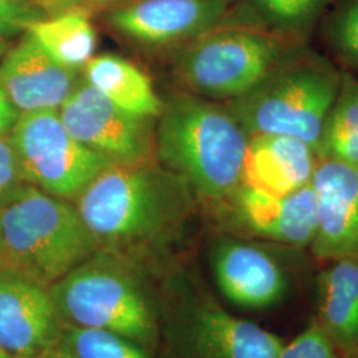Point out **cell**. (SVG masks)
I'll list each match as a JSON object with an SVG mask.
<instances>
[{
    "mask_svg": "<svg viewBox=\"0 0 358 358\" xmlns=\"http://www.w3.org/2000/svg\"><path fill=\"white\" fill-rule=\"evenodd\" d=\"M195 201L183 180L152 159L110 164L90 180L73 205L99 250L143 266L177 238Z\"/></svg>",
    "mask_w": 358,
    "mask_h": 358,
    "instance_id": "1",
    "label": "cell"
},
{
    "mask_svg": "<svg viewBox=\"0 0 358 358\" xmlns=\"http://www.w3.org/2000/svg\"><path fill=\"white\" fill-rule=\"evenodd\" d=\"M250 140L224 103L183 90L167 99L158 117L155 161L195 199L215 207L243 183Z\"/></svg>",
    "mask_w": 358,
    "mask_h": 358,
    "instance_id": "2",
    "label": "cell"
},
{
    "mask_svg": "<svg viewBox=\"0 0 358 358\" xmlns=\"http://www.w3.org/2000/svg\"><path fill=\"white\" fill-rule=\"evenodd\" d=\"M4 271L45 288L99 248L73 202L23 183L0 202Z\"/></svg>",
    "mask_w": 358,
    "mask_h": 358,
    "instance_id": "3",
    "label": "cell"
},
{
    "mask_svg": "<svg viewBox=\"0 0 358 358\" xmlns=\"http://www.w3.org/2000/svg\"><path fill=\"white\" fill-rule=\"evenodd\" d=\"M64 325L122 334L149 352L159 340V317L143 266L97 250L50 288Z\"/></svg>",
    "mask_w": 358,
    "mask_h": 358,
    "instance_id": "4",
    "label": "cell"
},
{
    "mask_svg": "<svg viewBox=\"0 0 358 358\" xmlns=\"http://www.w3.org/2000/svg\"><path fill=\"white\" fill-rule=\"evenodd\" d=\"M341 75L333 62L303 44L254 90L224 105L251 137H294L317 153Z\"/></svg>",
    "mask_w": 358,
    "mask_h": 358,
    "instance_id": "5",
    "label": "cell"
},
{
    "mask_svg": "<svg viewBox=\"0 0 358 358\" xmlns=\"http://www.w3.org/2000/svg\"><path fill=\"white\" fill-rule=\"evenodd\" d=\"M299 45L260 27L222 26L182 45L174 71L185 92L229 103L257 87Z\"/></svg>",
    "mask_w": 358,
    "mask_h": 358,
    "instance_id": "6",
    "label": "cell"
},
{
    "mask_svg": "<svg viewBox=\"0 0 358 358\" xmlns=\"http://www.w3.org/2000/svg\"><path fill=\"white\" fill-rule=\"evenodd\" d=\"M8 136L27 185L71 202L112 164L77 141L59 109L20 113Z\"/></svg>",
    "mask_w": 358,
    "mask_h": 358,
    "instance_id": "7",
    "label": "cell"
},
{
    "mask_svg": "<svg viewBox=\"0 0 358 358\" xmlns=\"http://www.w3.org/2000/svg\"><path fill=\"white\" fill-rule=\"evenodd\" d=\"M183 294L170 322L177 358L278 357V334L232 315L203 291Z\"/></svg>",
    "mask_w": 358,
    "mask_h": 358,
    "instance_id": "8",
    "label": "cell"
},
{
    "mask_svg": "<svg viewBox=\"0 0 358 358\" xmlns=\"http://www.w3.org/2000/svg\"><path fill=\"white\" fill-rule=\"evenodd\" d=\"M59 115L77 141L112 164L155 159L153 118L125 112L85 81L77 84Z\"/></svg>",
    "mask_w": 358,
    "mask_h": 358,
    "instance_id": "9",
    "label": "cell"
},
{
    "mask_svg": "<svg viewBox=\"0 0 358 358\" xmlns=\"http://www.w3.org/2000/svg\"><path fill=\"white\" fill-rule=\"evenodd\" d=\"M214 208L232 226L234 235L291 250L309 248L317 232L312 185L291 194H275L243 182Z\"/></svg>",
    "mask_w": 358,
    "mask_h": 358,
    "instance_id": "10",
    "label": "cell"
},
{
    "mask_svg": "<svg viewBox=\"0 0 358 358\" xmlns=\"http://www.w3.org/2000/svg\"><path fill=\"white\" fill-rule=\"evenodd\" d=\"M236 0H131L113 7L115 32L149 47L185 45L224 26Z\"/></svg>",
    "mask_w": 358,
    "mask_h": 358,
    "instance_id": "11",
    "label": "cell"
},
{
    "mask_svg": "<svg viewBox=\"0 0 358 358\" xmlns=\"http://www.w3.org/2000/svg\"><path fill=\"white\" fill-rule=\"evenodd\" d=\"M276 244L239 235H222L211 248V269L219 292L236 307L262 310L280 303L288 273Z\"/></svg>",
    "mask_w": 358,
    "mask_h": 358,
    "instance_id": "12",
    "label": "cell"
},
{
    "mask_svg": "<svg viewBox=\"0 0 358 358\" xmlns=\"http://www.w3.org/2000/svg\"><path fill=\"white\" fill-rule=\"evenodd\" d=\"M64 322L48 288L0 271V348L16 358H38L60 343Z\"/></svg>",
    "mask_w": 358,
    "mask_h": 358,
    "instance_id": "13",
    "label": "cell"
},
{
    "mask_svg": "<svg viewBox=\"0 0 358 358\" xmlns=\"http://www.w3.org/2000/svg\"><path fill=\"white\" fill-rule=\"evenodd\" d=\"M310 185L317 208L310 252L322 262L358 255V167L320 159Z\"/></svg>",
    "mask_w": 358,
    "mask_h": 358,
    "instance_id": "14",
    "label": "cell"
},
{
    "mask_svg": "<svg viewBox=\"0 0 358 358\" xmlns=\"http://www.w3.org/2000/svg\"><path fill=\"white\" fill-rule=\"evenodd\" d=\"M77 85V71L55 62L28 31L0 62V90L20 112L59 109Z\"/></svg>",
    "mask_w": 358,
    "mask_h": 358,
    "instance_id": "15",
    "label": "cell"
},
{
    "mask_svg": "<svg viewBox=\"0 0 358 358\" xmlns=\"http://www.w3.org/2000/svg\"><path fill=\"white\" fill-rule=\"evenodd\" d=\"M319 161L316 150L299 138L252 136L244 183L275 194H291L312 183Z\"/></svg>",
    "mask_w": 358,
    "mask_h": 358,
    "instance_id": "16",
    "label": "cell"
},
{
    "mask_svg": "<svg viewBox=\"0 0 358 358\" xmlns=\"http://www.w3.org/2000/svg\"><path fill=\"white\" fill-rule=\"evenodd\" d=\"M316 284L315 319L344 356L358 348V255L327 262Z\"/></svg>",
    "mask_w": 358,
    "mask_h": 358,
    "instance_id": "17",
    "label": "cell"
},
{
    "mask_svg": "<svg viewBox=\"0 0 358 358\" xmlns=\"http://www.w3.org/2000/svg\"><path fill=\"white\" fill-rule=\"evenodd\" d=\"M84 80L128 113L153 120L162 113L164 103L150 77L122 56H93L84 66Z\"/></svg>",
    "mask_w": 358,
    "mask_h": 358,
    "instance_id": "18",
    "label": "cell"
},
{
    "mask_svg": "<svg viewBox=\"0 0 358 358\" xmlns=\"http://www.w3.org/2000/svg\"><path fill=\"white\" fill-rule=\"evenodd\" d=\"M27 31L55 62L75 71L88 64L97 47V32L87 8L45 16Z\"/></svg>",
    "mask_w": 358,
    "mask_h": 358,
    "instance_id": "19",
    "label": "cell"
},
{
    "mask_svg": "<svg viewBox=\"0 0 358 358\" xmlns=\"http://www.w3.org/2000/svg\"><path fill=\"white\" fill-rule=\"evenodd\" d=\"M319 159L358 167V78L343 69L341 84L324 124L317 146Z\"/></svg>",
    "mask_w": 358,
    "mask_h": 358,
    "instance_id": "20",
    "label": "cell"
},
{
    "mask_svg": "<svg viewBox=\"0 0 358 358\" xmlns=\"http://www.w3.org/2000/svg\"><path fill=\"white\" fill-rule=\"evenodd\" d=\"M262 28L294 43L306 44L333 0H245Z\"/></svg>",
    "mask_w": 358,
    "mask_h": 358,
    "instance_id": "21",
    "label": "cell"
},
{
    "mask_svg": "<svg viewBox=\"0 0 358 358\" xmlns=\"http://www.w3.org/2000/svg\"><path fill=\"white\" fill-rule=\"evenodd\" d=\"M60 344L76 358H150V352L136 341L99 328L64 325Z\"/></svg>",
    "mask_w": 358,
    "mask_h": 358,
    "instance_id": "22",
    "label": "cell"
},
{
    "mask_svg": "<svg viewBox=\"0 0 358 358\" xmlns=\"http://www.w3.org/2000/svg\"><path fill=\"white\" fill-rule=\"evenodd\" d=\"M324 19V38L334 59L358 72V0H333Z\"/></svg>",
    "mask_w": 358,
    "mask_h": 358,
    "instance_id": "23",
    "label": "cell"
},
{
    "mask_svg": "<svg viewBox=\"0 0 358 358\" xmlns=\"http://www.w3.org/2000/svg\"><path fill=\"white\" fill-rule=\"evenodd\" d=\"M276 358H343V355L313 319L291 341H282Z\"/></svg>",
    "mask_w": 358,
    "mask_h": 358,
    "instance_id": "24",
    "label": "cell"
},
{
    "mask_svg": "<svg viewBox=\"0 0 358 358\" xmlns=\"http://www.w3.org/2000/svg\"><path fill=\"white\" fill-rule=\"evenodd\" d=\"M47 13L24 0H0V40L22 36L29 26Z\"/></svg>",
    "mask_w": 358,
    "mask_h": 358,
    "instance_id": "25",
    "label": "cell"
},
{
    "mask_svg": "<svg viewBox=\"0 0 358 358\" xmlns=\"http://www.w3.org/2000/svg\"><path fill=\"white\" fill-rule=\"evenodd\" d=\"M26 183L8 134H0V202Z\"/></svg>",
    "mask_w": 358,
    "mask_h": 358,
    "instance_id": "26",
    "label": "cell"
},
{
    "mask_svg": "<svg viewBox=\"0 0 358 358\" xmlns=\"http://www.w3.org/2000/svg\"><path fill=\"white\" fill-rule=\"evenodd\" d=\"M131 0H44L40 7L47 13V16L64 13L72 8H87L92 10L93 7L103 6H120Z\"/></svg>",
    "mask_w": 358,
    "mask_h": 358,
    "instance_id": "27",
    "label": "cell"
},
{
    "mask_svg": "<svg viewBox=\"0 0 358 358\" xmlns=\"http://www.w3.org/2000/svg\"><path fill=\"white\" fill-rule=\"evenodd\" d=\"M20 112L7 97L0 99V134H8L16 124Z\"/></svg>",
    "mask_w": 358,
    "mask_h": 358,
    "instance_id": "28",
    "label": "cell"
},
{
    "mask_svg": "<svg viewBox=\"0 0 358 358\" xmlns=\"http://www.w3.org/2000/svg\"><path fill=\"white\" fill-rule=\"evenodd\" d=\"M38 358H76L68 349H65L64 346L60 343L56 346H53L50 350H47L45 353H43Z\"/></svg>",
    "mask_w": 358,
    "mask_h": 358,
    "instance_id": "29",
    "label": "cell"
},
{
    "mask_svg": "<svg viewBox=\"0 0 358 358\" xmlns=\"http://www.w3.org/2000/svg\"><path fill=\"white\" fill-rule=\"evenodd\" d=\"M10 47H11V43L8 40H0V62Z\"/></svg>",
    "mask_w": 358,
    "mask_h": 358,
    "instance_id": "30",
    "label": "cell"
},
{
    "mask_svg": "<svg viewBox=\"0 0 358 358\" xmlns=\"http://www.w3.org/2000/svg\"><path fill=\"white\" fill-rule=\"evenodd\" d=\"M343 358H358V348L357 349H355V350H352V352H349V353L344 355Z\"/></svg>",
    "mask_w": 358,
    "mask_h": 358,
    "instance_id": "31",
    "label": "cell"
},
{
    "mask_svg": "<svg viewBox=\"0 0 358 358\" xmlns=\"http://www.w3.org/2000/svg\"><path fill=\"white\" fill-rule=\"evenodd\" d=\"M0 358H16L15 356H13V355H10L8 352H6L4 349H1L0 348Z\"/></svg>",
    "mask_w": 358,
    "mask_h": 358,
    "instance_id": "32",
    "label": "cell"
},
{
    "mask_svg": "<svg viewBox=\"0 0 358 358\" xmlns=\"http://www.w3.org/2000/svg\"><path fill=\"white\" fill-rule=\"evenodd\" d=\"M4 269V263H3V250H1V241H0V271Z\"/></svg>",
    "mask_w": 358,
    "mask_h": 358,
    "instance_id": "33",
    "label": "cell"
},
{
    "mask_svg": "<svg viewBox=\"0 0 358 358\" xmlns=\"http://www.w3.org/2000/svg\"><path fill=\"white\" fill-rule=\"evenodd\" d=\"M24 1H29V3H40V4H41L44 0H24Z\"/></svg>",
    "mask_w": 358,
    "mask_h": 358,
    "instance_id": "34",
    "label": "cell"
}]
</instances>
